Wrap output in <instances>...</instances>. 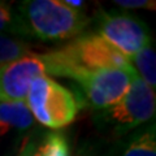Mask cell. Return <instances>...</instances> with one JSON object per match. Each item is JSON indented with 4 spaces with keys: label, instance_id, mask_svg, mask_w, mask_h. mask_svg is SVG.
<instances>
[{
    "label": "cell",
    "instance_id": "obj_1",
    "mask_svg": "<svg viewBox=\"0 0 156 156\" xmlns=\"http://www.w3.org/2000/svg\"><path fill=\"white\" fill-rule=\"evenodd\" d=\"M41 57L47 73L72 78L77 82L96 70L133 68L128 57L96 33L77 37L70 43L41 55Z\"/></svg>",
    "mask_w": 156,
    "mask_h": 156
},
{
    "label": "cell",
    "instance_id": "obj_2",
    "mask_svg": "<svg viewBox=\"0 0 156 156\" xmlns=\"http://www.w3.org/2000/svg\"><path fill=\"white\" fill-rule=\"evenodd\" d=\"M16 18L18 35L46 42L77 38L89 23V18L81 9L72 8L61 0L22 2Z\"/></svg>",
    "mask_w": 156,
    "mask_h": 156
},
{
    "label": "cell",
    "instance_id": "obj_3",
    "mask_svg": "<svg viewBox=\"0 0 156 156\" xmlns=\"http://www.w3.org/2000/svg\"><path fill=\"white\" fill-rule=\"evenodd\" d=\"M25 103L38 122L53 130L72 124L80 111L78 96L46 76L31 82Z\"/></svg>",
    "mask_w": 156,
    "mask_h": 156
},
{
    "label": "cell",
    "instance_id": "obj_4",
    "mask_svg": "<svg viewBox=\"0 0 156 156\" xmlns=\"http://www.w3.org/2000/svg\"><path fill=\"white\" fill-rule=\"evenodd\" d=\"M155 109V90L136 74L122 99L104 109L103 119L113 126L117 135H122L150 121Z\"/></svg>",
    "mask_w": 156,
    "mask_h": 156
},
{
    "label": "cell",
    "instance_id": "obj_5",
    "mask_svg": "<svg viewBox=\"0 0 156 156\" xmlns=\"http://www.w3.org/2000/svg\"><path fill=\"white\" fill-rule=\"evenodd\" d=\"M98 30L101 38L129 60L151 42L147 25L128 13L101 12Z\"/></svg>",
    "mask_w": 156,
    "mask_h": 156
},
{
    "label": "cell",
    "instance_id": "obj_6",
    "mask_svg": "<svg viewBox=\"0 0 156 156\" xmlns=\"http://www.w3.org/2000/svg\"><path fill=\"white\" fill-rule=\"evenodd\" d=\"M136 76L134 68L101 69L92 72L78 81L86 100L94 109H105L122 99Z\"/></svg>",
    "mask_w": 156,
    "mask_h": 156
},
{
    "label": "cell",
    "instance_id": "obj_7",
    "mask_svg": "<svg viewBox=\"0 0 156 156\" xmlns=\"http://www.w3.org/2000/svg\"><path fill=\"white\" fill-rule=\"evenodd\" d=\"M44 73V62L37 53L0 66V101H25L31 82Z\"/></svg>",
    "mask_w": 156,
    "mask_h": 156
},
{
    "label": "cell",
    "instance_id": "obj_8",
    "mask_svg": "<svg viewBox=\"0 0 156 156\" xmlns=\"http://www.w3.org/2000/svg\"><path fill=\"white\" fill-rule=\"evenodd\" d=\"M34 124V117L25 101H0V136L9 130H26Z\"/></svg>",
    "mask_w": 156,
    "mask_h": 156
},
{
    "label": "cell",
    "instance_id": "obj_9",
    "mask_svg": "<svg viewBox=\"0 0 156 156\" xmlns=\"http://www.w3.org/2000/svg\"><path fill=\"white\" fill-rule=\"evenodd\" d=\"M120 156H156L155 124L131 135L122 144Z\"/></svg>",
    "mask_w": 156,
    "mask_h": 156
},
{
    "label": "cell",
    "instance_id": "obj_10",
    "mask_svg": "<svg viewBox=\"0 0 156 156\" xmlns=\"http://www.w3.org/2000/svg\"><path fill=\"white\" fill-rule=\"evenodd\" d=\"M130 62L142 80L147 83L151 89L155 90L156 87V55L154 46L148 43L143 50L135 53L133 57H130Z\"/></svg>",
    "mask_w": 156,
    "mask_h": 156
},
{
    "label": "cell",
    "instance_id": "obj_11",
    "mask_svg": "<svg viewBox=\"0 0 156 156\" xmlns=\"http://www.w3.org/2000/svg\"><path fill=\"white\" fill-rule=\"evenodd\" d=\"M31 46L22 39L0 34V66L30 55Z\"/></svg>",
    "mask_w": 156,
    "mask_h": 156
},
{
    "label": "cell",
    "instance_id": "obj_12",
    "mask_svg": "<svg viewBox=\"0 0 156 156\" xmlns=\"http://www.w3.org/2000/svg\"><path fill=\"white\" fill-rule=\"evenodd\" d=\"M43 156H69V147L64 135L50 133L41 143Z\"/></svg>",
    "mask_w": 156,
    "mask_h": 156
},
{
    "label": "cell",
    "instance_id": "obj_13",
    "mask_svg": "<svg viewBox=\"0 0 156 156\" xmlns=\"http://www.w3.org/2000/svg\"><path fill=\"white\" fill-rule=\"evenodd\" d=\"M4 31L18 34V25L16 14L12 13L11 5L0 2V33Z\"/></svg>",
    "mask_w": 156,
    "mask_h": 156
},
{
    "label": "cell",
    "instance_id": "obj_14",
    "mask_svg": "<svg viewBox=\"0 0 156 156\" xmlns=\"http://www.w3.org/2000/svg\"><path fill=\"white\" fill-rule=\"evenodd\" d=\"M115 4L121 8H142V9H156V3L151 0H116Z\"/></svg>",
    "mask_w": 156,
    "mask_h": 156
},
{
    "label": "cell",
    "instance_id": "obj_15",
    "mask_svg": "<svg viewBox=\"0 0 156 156\" xmlns=\"http://www.w3.org/2000/svg\"><path fill=\"white\" fill-rule=\"evenodd\" d=\"M18 156H43L42 150H41V144H38L35 140H33L30 138H26L22 142Z\"/></svg>",
    "mask_w": 156,
    "mask_h": 156
},
{
    "label": "cell",
    "instance_id": "obj_16",
    "mask_svg": "<svg viewBox=\"0 0 156 156\" xmlns=\"http://www.w3.org/2000/svg\"><path fill=\"white\" fill-rule=\"evenodd\" d=\"M64 3L66 4V5H69L72 8L74 9H81L85 7V2H82V0H64Z\"/></svg>",
    "mask_w": 156,
    "mask_h": 156
},
{
    "label": "cell",
    "instance_id": "obj_17",
    "mask_svg": "<svg viewBox=\"0 0 156 156\" xmlns=\"http://www.w3.org/2000/svg\"><path fill=\"white\" fill-rule=\"evenodd\" d=\"M78 156H96V155H92V154H82V155H78ZM108 156H115V155H113V152H112Z\"/></svg>",
    "mask_w": 156,
    "mask_h": 156
}]
</instances>
